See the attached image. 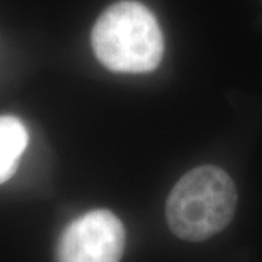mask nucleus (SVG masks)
Returning a JSON list of instances; mask_svg holds the SVG:
<instances>
[{
    "label": "nucleus",
    "instance_id": "nucleus-1",
    "mask_svg": "<svg viewBox=\"0 0 262 262\" xmlns=\"http://www.w3.org/2000/svg\"><path fill=\"white\" fill-rule=\"evenodd\" d=\"M92 47L106 69L147 73L163 57V35L155 15L137 2H118L103 12L92 31Z\"/></svg>",
    "mask_w": 262,
    "mask_h": 262
},
{
    "label": "nucleus",
    "instance_id": "nucleus-2",
    "mask_svg": "<svg viewBox=\"0 0 262 262\" xmlns=\"http://www.w3.org/2000/svg\"><path fill=\"white\" fill-rule=\"evenodd\" d=\"M236 201L233 181L223 169L200 166L185 173L170 191L168 225L184 241H206L230 223Z\"/></svg>",
    "mask_w": 262,
    "mask_h": 262
},
{
    "label": "nucleus",
    "instance_id": "nucleus-3",
    "mask_svg": "<svg viewBox=\"0 0 262 262\" xmlns=\"http://www.w3.org/2000/svg\"><path fill=\"white\" fill-rule=\"evenodd\" d=\"M125 230L108 210H94L66 227L58 242V262H120Z\"/></svg>",
    "mask_w": 262,
    "mask_h": 262
},
{
    "label": "nucleus",
    "instance_id": "nucleus-4",
    "mask_svg": "<svg viewBox=\"0 0 262 262\" xmlns=\"http://www.w3.org/2000/svg\"><path fill=\"white\" fill-rule=\"evenodd\" d=\"M28 146V131L24 122L12 115L0 117V184L9 181L22 153Z\"/></svg>",
    "mask_w": 262,
    "mask_h": 262
}]
</instances>
